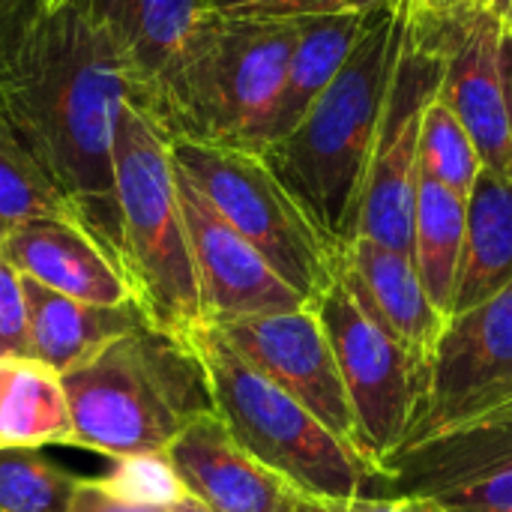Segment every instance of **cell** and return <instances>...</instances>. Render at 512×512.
I'll list each match as a JSON object with an SVG mask.
<instances>
[{
	"instance_id": "cell-1",
	"label": "cell",
	"mask_w": 512,
	"mask_h": 512,
	"mask_svg": "<svg viewBox=\"0 0 512 512\" xmlns=\"http://www.w3.org/2000/svg\"><path fill=\"white\" fill-rule=\"evenodd\" d=\"M123 102L120 57L84 3L45 12L39 0H24L0 21V126L117 258L114 132Z\"/></svg>"
},
{
	"instance_id": "cell-2",
	"label": "cell",
	"mask_w": 512,
	"mask_h": 512,
	"mask_svg": "<svg viewBox=\"0 0 512 512\" xmlns=\"http://www.w3.org/2000/svg\"><path fill=\"white\" fill-rule=\"evenodd\" d=\"M408 21L411 0L381 6L336 81L309 108L300 126L261 153L339 252L357 237L369 159Z\"/></svg>"
},
{
	"instance_id": "cell-3",
	"label": "cell",
	"mask_w": 512,
	"mask_h": 512,
	"mask_svg": "<svg viewBox=\"0 0 512 512\" xmlns=\"http://www.w3.org/2000/svg\"><path fill=\"white\" fill-rule=\"evenodd\" d=\"M72 447L126 459L165 453L198 417L213 414L207 369L183 336L141 324L63 375Z\"/></svg>"
},
{
	"instance_id": "cell-4",
	"label": "cell",
	"mask_w": 512,
	"mask_h": 512,
	"mask_svg": "<svg viewBox=\"0 0 512 512\" xmlns=\"http://www.w3.org/2000/svg\"><path fill=\"white\" fill-rule=\"evenodd\" d=\"M114 189L120 261L144 315L153 327L192 339L207 327V318L180 207L171 138L129 99L120 105L114 132Z\"/></svg>"
},
{
	"instance_id": "cell-5",
	"label": "cell",
	"mask_w": 512,
	"mask_h": 512,
	"mask_svg": "<svg viewBox=\"0 0 512 512\" xmlns=\"http://www.w3.org/2000/svg\"><path fill=\"white\" fill-rule=\"evenodd\" d=\"M294 42L297 21L204 15L159 117L165 135L264 153Z\"/></svg>"
},
{
	"instance_id": "cell-6",
	"label": "cell",
	"mask_w": 512,
	"mask_h": 512,
	"mask_svg": "<svg viewBox=\"0 0 512 512\" xmlns=\"http://www.w3.org/2000/svg\"><path fill=\"white\" fill-rule=\"evenodd\" d=\"M207 369L213 411L231 438L303 498L351 501L372 495V468L315 420L294 396L204 327L189 339Z\"/></svg>"
},
{
	"instance_id": "cell-7",
	"label": "cell",
	"mask_w": 512,
	"mask_h": 512,
	"mask_svg": "<svg viewBox=\"0 0 512 512\" xmlns=\"http://www.w3.org/2000/svg\"><path fill=\"white\" fill-rule=\"evenodd\" d=\"M171 156L213 210L246 237L309 306L336 282L342 252L321 234L261 153L174 138Z\"/></svg>"
},
{
	"instance_id": "cell-8",
	"label": "cell",
	"mask_w": 512,
	"mask_h": 512,
	"mask_svg": "<svg viewBox=\"0 0 512 512\" xmlns=\"http://www.w3.org/2000/svg\"><path fill=\"white\" fill-rule=\"evenodd\" d=\"M312 306L336 351L357 420L360 456L378 477L402 450L423 408L429 363L378 327L339 279Z\"/></svg>"
},
{
	"instance_id": "cell-9",
	"label": "cell",
	"mask_w": 512,
	"mask_h": 512,
	"mask_svg": "<svg viewBox=\"0 0 512 512\" xmlns=\"http://www.w3.org/2000/svg\"><path fill=\"white\" fill-rule=\"evenodd\" d=\"M441 78L444 48L438 33L432 21L411 9L357 213V237L375 240L405 255H411L414 243L423 117L441 90Z\"/></svg>"
},
{
	"instance_id": "cell-10",
	"label": "cell",
	"mask_w": 512,
	"mask_h": 512,
	"mask_svg": "<svg viewBox=\"0 0 512 512\" xmlns=\"http://www.w3.org/2000/svg\"><path fill=\"white\" fill-rule=\"evenodd\" d=\"M512 399V282L453 315L435 345L423 408L402 444L417 447Z\"/></svg>"
},
{
	"instance_id": "cell-11",
	"label": "cell",
	"mask_w": 512,
	"mask_h": 512,
	"mask_svg": "<svg viewBox=\"0 0 512 512\" xmlns=\"http://www.w3.org/2000/svg\"><path fill=\"white\" fill-rule=\"evenodd\" d=\"M216 330L240 357H246L258 372L294 396L315 420H321L360 456L354 408L336 363V351L315 306L246 318Z\"/></svg>"
},
{
	"instance_id": "cell-12",
	"label": "cell",
	"mask_w": 512,
	"mask_h": 512,
	"mask_svg": "<svg viewBox=\"0 0 512 512\" xmlns=\"http://www.w3.org/2000/svg\"><path fill=\"white\" fill-rule=\"evenodd\" d=\"M177 189L207 327H225L234 321L309 306L303 294L294 291L267 264V258L213 210V204L180 168Z\"/></svg>"
},
{
	"instance_id": "cell-13",
	"label": "cell",
	"mask_w": 512,
	"mask_h": 512,
	"mask_svg": "<svg viewBox=\"0 0 512 512\" xmlns=\"http://www.w3.org/2000/svg\"><path fill=\"white\" fill-rule=\"evenodd\" d=\"M426 21L444 48L438 99L468 129L483 165L512 177V123L501 78L504 21L492 9Z\"/></svg>"
},
{
	"instance_id": "cell-14",
	"label": "cell",
	"mask_w": 512,
	"mask_h": 512,
	"mask_svg": "<svg viewBox=\"0 0 512 512\" xmlns=\"http://www.w3.org/2000/svg\"><path fill=\"white\" fill-rule=\"evenodd\" d=\"M111 39L126 99L159 123L186 48L204 18L201 0H78Z\"/></svg>"
},
{
	"instance_id": "cell-15",
	"label": "cell",
	"mask_w": 512,
	"mask_h": 512,
	"mask_svg": "<svg viewBox=\"0 0 512 512\" xmlns=\"http://www.w3.org/2000/svg\"><path fill=\"white\" fill-rule=\"evenodd\" d=\"M512 471V399L444 435L399 450L375 477L384 498H444Z\"/></svg>"
},
{
	"instance_id": "cell-16",
	"label": "cell",
	"mask_w": 512,
	"mask_h": 512,
	"mask_svg": "<svg viewBox=\"0 0 512 512\" xmlns=\"http://www.w3.org/2000/svg\"><path fill=\"white\" fill-rule=\"evenodd\" d=\"M186 495L210 512H297L300 492L246 453L213 414L189 423L165 450Z\"/></svg>"
},
{
	"instance_id": "cell-17",
	"label": "cell",
	"mask_w": 512,
	"mask_h": 512,
	"mask_svg": "<svg viewBox=\"0 0 512 512\" xmlns=\"http://www.w3.org/2000/svg\"><path fill=\"white\" fill-rule=\"evenodd\" d=\"M0 252L27 279L96 306L138 300L114 252H108L78 219H30L3 237Z\"/></svg>"
},
{
	"instance_id": "cell-18",
	"label": "cell",
	"mask_w": 512,
	"mask_h": 512,
	"mask_svg": "<svg viewBox=\"0 0 512 512\" xmlns=\"http://www.w3.org/2000/svg\"><path fill=\"white\" fill-rule=\"evenodd\" d=\"M336 279L378 327L423 363H432L447 318L435 309L411 255L357 237L345 246Z\"/></svg>"
},
{
	"instance_id": "cell-19",
	"label": "cell",
	"mask_w": 512,
	"mask_h": 512,
	"mask_svg": "<svg viewBox=\"0 0 512 512\" xmlns=\"http://www.w3.org/2000/svg\"><path fill=\"white\" fill-rule=\"evenodd\" d=\"M24 291L30 306V336L36 363H45L57 375L78 369L111 339L141 324H150L138 300L123 306H96L57 294L27 276Z\"/></svg>"
},
{
	"instance_id": "cell-20",
	"label": "cell",
	"mask_w": 512,
	"mask_h": 512,
	"mask_svg": "<svg viewBox=\"0 0 512 512\" xmlns=\"http://www.w3.org/2000/svg\"><path fill=\"white\" fill-rule=\"evenodd\" d=\"M375 15H378V9L318 15V18L297 21V42L291 51V63H288L285 87H282V96H279V105L273 114L267 147L282 141L288 132H294L300 126V120L309 114V108L336 81V75L348 63L354 48L372 27Z\"/></svg>"
},
{
	"instance_id": "cell-21",
	"label": "cell",
	"mask_w": 512,
	"mask_h": 512,
	"mask_svg": "<svg viewBox=\"0 0 512 512\" xmlns=\"http://www.w3.org/2000/svg\"><path fill=\"white\" fill-rule=\"evenodd\" d=\"M512 282V177L483 165L465 222V255L453 315H462Z\"/></svg>"
},
{
	"instance_id": "cell-22",
	"label": "cell",
	"mask_w": 512,
	"mask_h": 512,
	"mask_svg": "<svg viewBox=\"0 0 512 512\" xmlns=\"http://www.w3.org/2000/svg\"><path fill=\"white\" fill-rule=\"evenodd\" d=\"M465 222H468V198L420 174L417 204H414L411 258L435 309L447 321L453 318V303H456V288H459V273H462Z\"/></svg>"
},
{
	"instance_id": "cell-23",
	"label": "cell",
	"mask_w": 512,
	"mask_h": 512,
	"mask_svg": "<svg viewBox=\"0 0 512 512\" xmlns=\"http://www.w3.org/2000/svg\"><path fill=\"white\" fill-rule=\"evenodd\" d=\"M72 432L63 375L36 360L9 363L0 399V447H72Z\"/></svg>"
},
{
	"instance_id": "cell-24",
	"label": "cell",
	"mask_w": 512,
	"mask_h": 512,
	"mask_svg": "<svg viewBox=\"0 0 512 512\" xmlns=\"http://www.w3.org/2000/svg\"><path fill=\"white\" fill-rule=\"evenodd\" d=\"M78 219L48 171L0 126V243L30 219Z\"/></svg>"
},
{
	"instance_id": "cell-25",
	"label": "cell",
	"mask_w": 512,
	"mask_h": 512,
	"mask_svg": "<svg viewBox=\"0 0 512 512\" xmlns=\"http://www.w3.org/2000/svg\"><path fill=\"white\" fill-rule=\"evenodd\" d=\"M81 480L36 447H0V512H69Z\"/></svg>"
},
{
	"instance_id": "cell-26",
	"label": "cell",
	"mask_w": 512,
	"mask_h": 512,
	"mask_svg": "<svg viewBox=\"0 0 512 512\" xmlns=\"http://www.w3.org/2000/svg\"><path fill=\"white\" fill-rule=\"evenodd\" d=\"M480 171L483 159L477 153V144L471 141L468 129L456 120V114L435 96V102L426 108L420 132V174L468 198Z\"/></svg>"
},
{
	"instance_id": "cell-27",
	"label": "cell",
	"mask_w": 512,
	"mask_h": 512,
	"mask_svg": "<svg viewBox=\"0 0 512 512\" xmlns=\"http://www.w3.org/2000/svg\"><path fill=\"white\" fill-rule=\"evenodd\" d=\"M111 495H117L126 504L138 507H165L171 510L186 498V489L168 459V453H144V456H126L114 459V468L108 477H99Z\"/></svg>"
},
{
	"instance_id": "cell-28",
	"label": "cell",
	"mask_w": 512,
	"mask_h": 512,
	"mask_svg": "<svg viewBox=\"0 0 512 512\" xmlns=\"http://www.w3.org/2000/svg\"><path fill=\"white\" fill-rule=\"evenodd\" d=\"M390 0H201L204 15L228 21H303L339 12H372Z\"/></svg>"
},
{
	"instance_id": "cell-29",
	"label": "cell",
	"mask_w": 512,
	"mask_h": 512,
	"mask_svg": "<svg viewBox=\"0 0 512 512\" xmlns=\"http://www.w3.org/2000/svg\"><path fill=\"white\" fill-rule=\"evenodd\" d=\"M36 360L24 276L0 252V363Z\"/></svg>"
},
{
	"instance_id": "cell-30",
	"label": "cell",
	"mask_w": 512,
	"mask_h": 512,
	"mask_svg": "<svg viewBox=\"0 0 512 512\" xmlns=\"http://www.w3.org/2000/svg\"><path fill=\"white\" fill-rule=\"evenodd\" d=\"M438 504L447 512H512V471L456 489L438 498Z\"/></svg>"
},
{
	"instance_id": "cell-31",
	"label": "cell",
	"mask_w": 512,
	"mask_h": 512,
	"mask_svg": "<svg viewBox=\"0 0 512 512\" xmlns=\"http://www.w3.org/2000/svg\"><path fill=\"white\" fill-rule=\"evenodd\" d=\"M297 512H447L432 498H381V495H366V498H351V501H312L300 498Z\"/></svg>"
},
{
	"instance_id": "cell-32",
	"label": "cell",
	"mask_w": 512,
	"mask_h": 512,
	"mask_svg": "<svg viewBox=\"0 0 512 512\" xmlns=\"http://www.w3.org/2000/svg\"><path fill=\"white\" fill-rule=\"evenodd\" d=\"M69 512H171L165 507H138V504H126L117 495H111L105 489L102 480H81L72 507Z\"/></svg>"
},
{
	"instance_id": "cell-33",
	"label": "cell",
	"mask_w": 512,
	"mask_h": 512,
	"mask_svg": "<svg viewBox=\"0 0 512 512\" xmlns=\"http://www.w3.org/2000/svg\"><path fill=\"white\" fill-rule=\"evenodd\" d=\"M495 0H411V9L423 18H456L465 12L492 9Z\"/></svg>"
},
{
	"instance_id": "cell-34",
	"label": "cell",
	"mask_w": 512,
	"mask_h": 512,
	"mask_svg": "<svg viewBox=\"0 0 512 512\" xmlns=\"http://www.w3.org/2000/svg\"><path fill=\"white\" fill-rule=\"evenodd\" d=\"M501 78H504V96H507L512 123V27H504V36H501Z\"/></svg>"
},
{
	"instance_id": "cell-35",
	"label": "cell",
	"mask_w": 512,
	"mask_h": 512,
	"mask_svg": "<svg viewBox=\"0 0 512 512\" xmlns=\"http://www.w3.org/2000/svg\"><path fill=\"white\" fill-rule=\"evenodd\" d=\"M492 12L504 21V27H512V0H495Z\"/></svg>"
},
{
	"instance_id": "cell-36",
	"label": "cell",
	"mask_w": 512,
	"mask_h": 512,
	"mask_svg": "<svg viewBox=\"0 0 512 512\" xmlns=\"http://www.w3.org/2000/svg\"><path fill=\"white\" fill-rule=\"evenodd\" d=\"M171 512H210V510H207V507H201L195 498H189V495H186L180 504H174V507H171Z\"/></svg>"
},
{
	"instance_id": "cell-37",
	"label": "cell",
	"mask_w": 512,
	"mask_h": 512,
	"mask_svg": "<svg viewBox=\"0 0 512 512\" xmlns=\"http://www.w3.org/2000/svg\"><path fill=\"white\" fill-rule=\"evenodd\" d=\"M21 3H24V0H0V21H3L6 15H12Z\"/></svg>"
},
{
	"instance_id": "cell-38",
	"label": "cell",
	"mask_w": 512,
	"mask_h": 512,
	"mask_svg": "<svg viewBox=\"0 0 512 512\" xmlns=\"http://www.w3.org/2000/svg\"><path fill=\"white\" fill-rule=\"evenodd\" d=\"M42 3V9L45 12H54V9H63V6H69L72 0H39Z\"/></svg>"
},
{
	"instance_id": "cell-39",
	"label": "cell",
	"mask_w": 512,
	"mask_h": 512,
	"mask_svg": "<svg viewBox=\"0 0 512 512\" xmlns=\"http://www.w3.org/2000/svg\"><path fill=\"white\" fill-rule=\"evenodd\" d=\"M6 375H9V363H0V399H3V387H6Z\"/></svg>"
}]
</instances>
